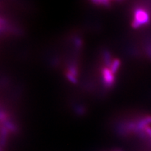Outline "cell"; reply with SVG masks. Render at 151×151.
<instances>
[{
	"mask_svg": "<svg viewBox=\"0 0 151 151\" xmlns=\"http://www.w3.org/2000/svg\"><path fill=\"white\" fill-rule=\"evenodd\" d=\"M134 18L135 25H139V24L144 23V22H146L147 19H148V16H147L146 11L143 10H138L136 11Z\"/></svg>",
	"mask_w": 151,
	"mask_h": 151,
	"instance_id": "6da1fadb",
	"label": "cell"
},
{
	"mask_svg": "<svg viewBox=\"0 0 151 151\" xmlns=\"http://www.w3.org/2000/svg\"><path fill=\"white\" fill-rule=\"evenodd\" d=\"M113 73L110 69L105 68L102 71L103 79L105 83L107 86H111L113 84V81H114V77H113Z\"/></svg>",
	"mask_w": 151,
	"mask_h": 151,
	"instance_id": "7a4b0ae2",
	"label": "cell"
},
{
	"mask_svg": "<svg viewBox=\"0 0 151 151\" xmlns=\"http://www.w3.org/2000/svg\"><path fill=\"white\" fill-rule=\"evenodd\" d=\"M5 24H6V22L3 19L0 18V31H1V30L3 29L4 26L5 25Z\"/></svg>",
	"mask_w": 151,
	"mask_h": 151,
	"instance_id": "3957f363",
	"label": "cell"
}]
</instances>
